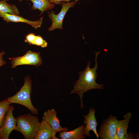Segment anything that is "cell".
<instances>
[{
	"label": "cell",
	"mask_w": 139,
	"mask_h": 139,
	"mask_svg": "<svg viewBox=\"0 0 139 139\" xmlns=\"http://www.w3.org/2000/svg\"><path fill=\"white\" fill-rule=\"evenodd\" d=\"M100 52V51L95 53V64L93 67L92 68L90 67L91 63L89 61L84 70L79 72V78L75 82L73 89L71 91V94L76 93L79 96L81 100L80 108L81 109L84 107L82 99L84 93L90 90L102 89L104 88L103 85L98 84L95 81L97 76L96 71L98 68L97 58Z\"/></svg>",
	"instance_id": "1"
},
{
	"label": "cell",
	"mask_w": 139,
	"mask_h": 139,
	"mask_svg": "<svg viewBox=\"0 0 139 139\" xmlns=\"http://www.w3.org/2000/svg\"><path fill=\"white\" fill-rule=\"evenodd\" d=\"M16 119L15 130L22 133L26 139H34L40 123L38 117L28 113L20 115Z\"/></svg>",
	"instance_id": "2"
},
{
	"label": "cell",
	"mask_w": 139,
	"mask_h": 139,
	"mask_svg": "<svg viewBox=\"0 0 139 139\" xmlns=\"http://www.w3.org/2000/svg\"><path fill=\"white\" fill-rule=\"evenodd\" d=\"M24 83L19 91L14 95L7 98L10 104L17 103L27 108L33 114H38L37 109L32 105L31 99L32 83L30 76H26Z\"/></svg>",
	"instance_id": "3"
},
{
	"label": "cell",
	"mask_w": 139,
	"mask_h": 139,
	"mask_svg": "<svg viewBox=\"0 0 139 139\" xmlns=\"http://www.w3.org/2000/svg\"><path fill=\"white\" fill-rule=\"evenodd\" d=\"M11 63V68H14L20 65H28L38 67L42 63L40 53L39 52L27 51L23 55L19 57H12Z\"/></svg>",
	"instance_id": "4"
},
{
	"label": "cell",
	"mask_w": 139,
	"mask_h": 139,
	"mask_svg": "<svg viewBox=\"0 0 139 139\" xmlns=\"http://www.w3.org/2000/svg\"><path fill=\"white\" fill-rule=\"evenodd\" d=\"M118 120L116 117L111 114L103 120L98 133L99 138L101 139H114Z\"/></svg>",
	"instance_id": "5"
},
{
	"label": "cell",
	"mask_w": 139,
	"mask_h": 139,
	"mask_svg": "<svg viewBox=\"0 0 139 139\" xmlns=\"http://www.w3.org/2000/svg\"><path fill=\"white\" fill-rule=\"evenodd\" d=\"M77 2L76 1L66 3L63 2L61 4L62 6L61 11L58 14H55L53 11L49 13L48 16L52 21V23L48 29V31H51L56 29H63V21L66 12L70 8L73 7Z\"/></svg>",
	"instance_id": "6"
},
{
	"label": "cell",
	"mask_w": 139,
	"mask_h": 139,
	"mask_svg": "<svg viewBox=\"0 0 139 139\" xmlns=\"http://www.w3.org/2000/svg\"><path fill=\"white\" fill-rule=\"evenodd\" d=\"M15 108L10 105L6 112L0 127V139H9L11 133L16 126V120L13 112Z\"/></svg>",
	"instance_id": "7"
},
{
	"label": "cell",
	"mask_w": 139,
	"mask_h": 139,
	"mask_svg": "<svg viewBox=\"0 0 139 139\" xmlns=\"http://www.w3.org/2000/svg\"><path fill=\"white\" fill-rule=\"evenodd\" d=\"M95 112L94 108L90 107L88 114L85 116L83 115L85 119L83 123L85 125L84 131L86 136L90 137V131H92L98 139L99 136L97 130L98 123L95 116Z\"/></svg>",
	"instance_id": "8"
},
{
	"label": "cell",
	"mask_w": 139,
	"mask_h": 139,
	"mask_svg": "<svg viewBox=\"0 0 139 139\" xmlns=\"http://www.w3.org/2000/svg\"><path fill=\"white\" fill-rule=\"evenodd\" d=\"M57 113L54 109H48L44 112L42 118L49 124L57 133L68 131V129L67 128L62 127L60 126V121L57 117Z\"/></svg>",
	"instance_id": "9"
},
{
	"label": "cell",
	"mask_w": 139,
	"mask_h": 139,
	"mask_svg": "<svg viewBox=\"0 0 139 139\" xmlns=\"http://www.w3.org/2000/svg\"><path fill=\"white\" fill-rule=\"evenodd\" d=\"M0 16L7 23L11 22H22L29 24L35 29L40 28L43 20V17L38 20H29L20 16L0 12Z\"/></svg>",
	"instance_id": "10"
},
{
	"label": "cell",
	"mask_w": 139,
	"mask_h": 139,
	"mask_svg": "<svg viewBox=\"0 0 139 139\" xmlns=\"http://www.w3.org/2000/svg\"><path fill=\"white\" fill-rule=\"evenodd\" d=\"M56 133L49 124L42 119L40 122L39 127L34 139H59L56 136Z\"/></svg>",
	"instance_id": "11"
},
{
	"label": "cell",
	"mask_w": 139,
	"mask_h": 139,
	"mask_svg": "<svg viewBox=\"0 0 139 139\" xmlns=\"http://www.w3.org/2000/svg\"><path fill=\"white\" fill-rule=\"evenodd\" d=\"M123 117H124L123 120H118L116 133L114 139H123L127 134L128 124L132 115L131 112H129L125 114Z\"/></svg>",
	"instance_id": "12"
},
{
	"label": "cell",
	"mask_w": 139,
	"mask_h": 139,
	"mask_svg": "<svg viewBox=\"0 0 139 139\" xmlns=\"http://www.w3.org/2000/svg\"><path fill=\"white\" fill-rule=\"evenodd\" d=\"M85 126L83 124L69 131L59 133L58 136L62 139H84L86 137L84 132Z\"/></svg>",
	"instance_id": "13"
},
{
	"label": "cell",
	"mask_w": 139,
	"mask_h": 139,
	"mask_svg": "<svg viewBox=\"0 0 139 139\" xmlns=\"http://www.w3.org/2000/svg\"><path fill=\"white\" fill-rule=\"evenodd\" d=\"M21 2L24 0H18ZM30 1L33 3L31 10H38L42 14L45 11L50 10L54 7L55 4L50 3L48 0H26Z\"/></svg>",
	"instance_id": "14"
},
{
	"label": "cell",
	"mask_w": 139,
	"mask_h": 139,
	"mask_svg": "<svg viewBox=\"0 0 139 139\" xmlns=\"http://www.w3.org/2000/svg\"><path fill=\"white\" fill-rule=\"evenodd\" d=\"M24 41L30 45L40 46L43 48L46 47L47 46V43L40 35L36 36L32 33H29L25 36Z\"/></svg>",
	"instance_id": "15"
},
{
	"label": "cell",
	"mask_w": 139,
	"mask_h": 139,
	"mask_svg": "<svg viewBox=\"0 0 139 139\" xmlns=\"http://www.w3.org/2000/svg\"><path fill=\"white\" fill-rule=\"evenodd\" d=\"M0 12L20 15L18 9L15 5L9 4L4 0L0 1Z\"/></svg>",
	"instance_id": "16"
},
{
	"label": "cell",
	"mask_w": 139,
	"mask_h": 139,
	"mask_svg": "<svg viewBox=\"0 0 139 139\" xmlns=\"http://www.w3.org/2000/svg\"><path fill=\"white\" fill-rule=\"evenodd\" d=\"M10 104L7 99L0 102V127Z\"/></svg>",
	"instance_id": "17"
},
{
	"label": "cell",
	"mask_w": 139,
	"mask_h": 139,
	"mask_svg": "<svg viewBox=\"0 0 139 139\" xmlns=\"http://www.w3.org/2000/svg\"><path fill=\"white\" fill-rule=\"evenodd\" d=\"M49 3L51 4H55L61 5L62 2H69L71 1H78L79 0H48Z\"/></svg>",
	"instance_id": "18"
},
{
	"label": "cell",
	"mask_w": 139,
	"mask_h": 139,
	"mask_svg": "<svg viewBox=\"0 0 139 139\" xmlns=\"http://www.w3.org/2000/svg\"><path fill=\"white\" fill-rule=\"evenodd\" d=\"M5 54L4 51L0 52V67L5 64L6 62L3 59V56Z\"/></svg>",
	"instance_id": "19"
},
{
	"label": "cell",
	"mask_w": 139,
	"mask_h": 139,
	"mask_svg": "<svg viewBox=\"0 0 139 139\" xmlns=\"http://www.w3.org/2000/svg\"><path fill=\"white\" fill-rule=\"evenodd\" d=\"M135 137L133 134L131 133L130 132L129 134H127L124 137V139H134Z\"/></svg>",
	"instance_id": "20"
},
{
	"label": "cell",
	"mask_w": 139,
	"mask_h": 139,
	"mask_svg": "<svg viewBox=\"0 0 139 139\" xmlns=\"http://www.w3.org/2000/svg\"><path fill=\"white\" fill-rule=\"evenodd\" d=\"M4 0L7 2V1H10L11 0Z\"/></svg>",
	"instance_id": "21"
}]
</instances>
